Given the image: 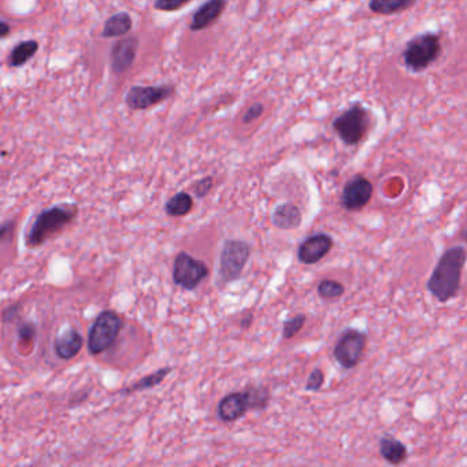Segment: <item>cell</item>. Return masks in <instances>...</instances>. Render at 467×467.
Instances as JSON below:
<instances>
[{"instance_id":"obj_2","label":"cell","mask_w":467,"mask_h":467,"mask_svg":"<svg viewBox=\"0 0 467 467\" xmlns=\"http://www.w3.org/2000/svg\"><path fill=\"white\" fill-rule=\"evenodd\" d=\"M79 209L74 204H59L40 212L26 234V246L36 248L47 240L61 233L77 217Z\"/></svg>"},{"instance_id":"obj_20","label":"cell","mask_w":467,"mask_h":467,"mask_svg":"<svg viewBox=\"0 0 467 467\" xmlns=\"http://www.w3.org/2000/svg\"><path fill=\"white\" fill-rule=\"evenodd\" d=\"M193 209V199L187 192H178L171 196L165 204V210L170 217H184Z\"/></svg>"},{"instance_id":"obj_33","label":"cell","mask_w":467,"mask_h":467,"mask_svg":"<svg viewBox=\"0 0 467 467\" xmlns=\"http://www.w3.org/2000/svg\"><path fill=\"white\" fill-rule=\"evenodd\" d=\"M251 322H253V316H247V318L241 321V326H243V328H248Z\"/></svg>"},{"instance_id":"obj_1","label":"cell","mask_w":467,"mask_h":467,"mask_svg":"<svg viewBox=\"0 0 467 467\" xmlns=\"http://www.w3.org/2000/svg\"><path fill=\"white\" fill-rule=\"evenodd\" d=\"M467 253L462 246L448 248L439 259L427 279V291L440 303L456 296L461 288L462 272L466 265Z\"/></svg>"},{"instance_id":"obj_31","label":"cell","mask_w":467,"mask_h":467,"mask_svg":"<svg viewBox=\"0 0 467 467\" xmlns=\"http://www.w3.org/2000/svg\"><path fill=\"white\" fill-rule=\"evenodd\" d=\"M11 229H13V222H6V224H3V225H1V229H0V237L4 238Z\"/></svg>"},{"instance_id":"obj_35","label":"cell","mask_w":467,"mask_h":467,"mask_svg":"<svg viewBox=\"0 0 467 467\" xmlns=\"http://www.w3.org/2000/svg\"><path fill=\"white\" fill-rule=\"evenodd\" d=\"M309 1H313V0H309Z\"/></svg>"},{"instance_id":"obj_28","label":"cell","mask_w":467,"mask_h":467,"mask_svg":"<svg viewBox=\"0 0 467 467\" xmlns=\"http://www.w3.org/2000/svg\"><path fill=\"white\" fill-rule=\"evenodd\" d=\"M18 339L21 342H32L36 339V326L35 323L26 322L22 323L21 326L18 328Z\"/></svg>"},{"instance_id":"obj_5","label":"cell","mask_w":467,"mask_h":467,"mask_svg":"<svg viewBox=\"0 0 467 467\" xmlns=\"http://www.w3.org/2000/svg\"><path fill=\"white\" fill-rule=\"evenodd\" d=\"M440 54V40L433 33L414 38L404 51V64L413 71H421L433 64Z\"/></svg>"},{"instance_id":"obj_24","label":"cell","mask_w":467,"mask_h":467,"mask_svg":"<svg viewBox=\"0 0 467 467\" xmlns=\"http://www.w3.org/2000/svg\"><path fill=\"white\" fill-rule=\"evenodd\" d=\"M317 291H318L319 297H322L323 300H335L344 295L345 288L339 281L326 278L319 282Z\"/></svg>"},{"instance_id":"obj_27","label":"cell","mask_w":467,"mask_h":467,"mask_svg":"<svg viewBox=\"0 0 467 467\" xmlns=\"http://www.w3.org/2000/svg\"><path fill=\"white\" fill-rule=\"evenodd\" d=\"M323 382H325V374H323V371L321 370V369H314L311 373H310V376H309V379H307V382H306V391H311V392H317V391H319L321 388H322V385H323Z\"/></svg>"},{"instance_id":"obj_25","label":"cell","mask_w":467,"mask_h":467,"mask_svg":"<svg viewBox=\"0 0 467 467\" xmlns=\"http://www.w3.org/2000/svg\"><path fill=\"white\" fill-rule=\"evenodd\" d=\"M306 316L297 314L292 318L287 319L282 326V338L285 340L294 339L297 333L303 329L306 323Z\"/></svg>"},{"instance_id":"obj_19","label":"cell","mask_w":467,"mask_h":467,"mask_svg":"<svg viewBox=\"0 0 467 467\" xmlns=\"http://www.w3.org/2000/svg\"><path fill=\"white\" fill-rule=\"evenodd\" d=\"M39 51V42L35 40H26L18 42L8 55V64L11 67H20L28 64Z\"/></svg>"},{"instance_id":"obj_23","label":"cell","mask_w":467,"mask_h":467,"mask_svg":"<svg viewBox=\"0 0 467 467\" xmlns=\"http://www.w3.org/2000/svg\"><path fill=\"white\" fill-rule=\"evenodd\" d=\"M250 410H263L270 400V392L265 386H250L244 391Z\"/></svg>"},{"instance_id":"obj_32","label":"cell","mask_w":467,"mask_h":467,"mask_svg":"<svg viewBox=\"0 0 467 467\" xmlns=\"http://www.w3.org/2000/svg\"><path fill=\"white\" fill-rule=\"evenodd\" d=\"M8 32H10V25L6 21L1 22L0 23V36L4 39V38H7Z\"/></svg>"},{"instance_id":"obj_13","label":"cell","mask_w":467,"mask_h":467,"mask_svg":"<svg viewBox=\"0 0 467 467\" xmlns=\"http://www.w3.org/2000/svg\"><path fill=\"white\" fill-rule=\"evenodd\" d=\"M228 6V0H207L193 14L191 21L192 32H200L212 26L218 21Z\"/></svg>"},{"instance_id":"obj_18","label":"cell","mask_w":467,"mask_h":467,"mask_svg":"<svg viewBox=\"0 0 467 467\" xmlns=\"http://www.w3.org/2000/svg\"><path fill=\"white\" fill-rule=\"evenodd\" d=\"M132 17L125 13H117L114 16H111L110 18H107L103 26V32L102 36L105 39H111V38H121L125 36L130 30H132Z\"/></svg>"},{"instance_id":"obj_15","label":"cell","mask_w":467,"mask_h":467,"mask_svg":"<svg viewBox=\"0 0 467 467\" xmlns=\"http://www.w3.org/2000/svg\"><path fill=\"white\" fill-rule=\"evenodd\" d=\"M83 345H84L83 336L80 335V332H77L73 328L64 329L54 341L55 354L58 355V358L64 361L73 359L81 351Z\"/></svg>"},{"instance_id":"obj_21","label":"cell","mask_w":467,"mask_h":467,"mask_svg":"<svg viewBox=\"0 0 467 467\" xmlns=\"http://www.w3.org/2000/svg\"><path fill=\"white\" fill-rule=\"evenodd\" d=\"M415 0H370V10L376 14H395L410 8Z\"/></svg>"},{"instance_id":"obj_34","label":"cell","mask_w":467,"mask_h":467,"mask_svg":"<svg viewBox=\"0 0 467 467\" xmlns=\"http://www.w3.org/2000/svg\"><path fill=\"white\" fill-rule=\"evenodd\" d=\"M463 238H465V240L467 241V231L466 232H463Z\"/></svg>"},{"instance_id":"obj_29","label":"cell","mask_w":467,"mask_h":467,"mask_svg":"<svg viewBox=\"0 0 467 467\" xmlns=\"http://www.w3.org/2000/svg\"><path fill=\"white\" fill-rule=\"evenodd\" d=\"M212 184H214V180L212 177H204L202 180H199L195 187H193V192L197 197H204L209 192L212 191Z\"/></svg>"},{"instance_id":"obj_22","label":"cell","mask_w":467,"mask_h":467,"mask_svg":"<svg viewBox=\"0 0 467 467\" xmlns=\"http://www.w3.org/2000/svg\"><path fill=\"white\" fill-rule=\"evenodd\" d=\"M170 373H171V367H162L158 371L143 377L142 380H139L136 384H133L132 386L124 389L122 393L129 395V393H134V392H139V391H146V389H149V388H154V386L159 385L161 382H163V380L169 376Z\"/></svg>"},{"instance_id":"obj_4","label":"cell","mask_w":467,"mask_h":467,"mask_svg":"<svg viewBox=\"0 0 467 467\" xmlns=\"http://www.w3.org/2000/svg\"><path fill=\"white\" fill-rule=\"evenodd\" d=\"M251 246L243 240L229 238L224 243L219 256V277L224 282H232L240 278L248 259Z\"/></svg>"},{"instance_id":"obj_3","label":"cell","mask_w":467,"mask_h":467,"mask_svg":"<svg viewBox=\"0 0 467 467\" xmlns=\"http://www.w3.org/2000/svg\"><path fill=\"white\" fill-rule=\"evenodd\" d=\"M122 329V319L113 311H102L88 332V350L92 355H100L106 352L118 339Z\"/></svg>"},{"instance_id":"obj_8","label":"cell","mask_w":467,"mask_h":467,"mask_svg":"<svg viewBox=\"0 0 467 467\" xmlns=\"http://www.w3.org/2000/svg\"><path fill=\"white\" fill-rule=\"evenodd\" d=\"M333 127L347 146L358 144L367 130V113L363 107L355 105L335 120Z\"/></svg>"},{"instance_id":"obj_16","label":"cell","mask_w":467,"mask_h":467,"mask_svg":"<svg viewBox=\"0 0 467 467\" xmlns=\"http://www.w3.org/2000/svg\"><path fill=\"white\" fill-rule=\"evenodd\" d=\"M380 454L388 463L393 466L402 465L408 458L407 446L391 434H385L380 439Z\"/></svg>"},{"instance_id":"obj_11","label":"cell","mask_w":467,"mask_h":467,"mask_svg":"<svg viewBox=\"0 0 467 467\" xmlns=\"http://www.w3.org/2000/svg\"><path fill=\"white\" fill-rule=\"evenodd\" d=\"M333 248V238L326 233L309 236L297 250V259L303 265H316Z\"/></svg>"},{"instance_id":"obj_10","label":"cell","mask_w":467,"mask_h":467,"mask_svg":"<svg viewBox=\"0 0 467 467\" xmlns=\"http://www.w3.org/2000/svg\"><path fill=\"white\" fill-rule=\"evenodd\" d=\"M373 196V184L363 175L351 178L341 193V206L347 212H359L369 204Z\"/></svg>"},{"instance_id":"obj_7","label":"cell","mask_w":467,"mask_h":467,"mask_svg":"<svg viewBox=\"0 0 467 467\" xmlns=\"http://www.w3.org/2000/svg\"><path fill=\"white\" fill-rule=\"evenodd\" d=\"M209 276V267L204 262L195 259L187 253H180L173 265V281L183 289L193 291Z\"/></svg>"},{"instance_id":"obj_6","label":"cell","mask_w":467,"mask_h":467,"mask_svg":"<svg viewBox=\"0 0 467 467\" xmlns=\"http://www.w3.org/2000/svg\"><path fill=\"white\" fill-rule=\"evenodd\" d=\"M366 344L367 336L363 332L355 328H348L341 333L333 348V358L342 369L351 370L361 362Z\"/></svg>"},{"instance_id":"obj_17","label":"cell","mask_w":467,"mask_h":467,"mask_svg":"<svg viewBox=\"0 0 467 467\" xmlns=\"http://www.w3.org/2000/svg\"><path fill=\"white\" fill-rule=\"evenodd\" d=\"M273 224L284 231L296 229L301 224V212L292 203L279 204L273 212Z\"/></svg>"},{"instance_id":"obj_26","label":"cell","mask_w":467,"mask_h":467,"mask_svg":"<svg viewBox=\"0 0 467 467\" xmlns=\"http://www.w3.org/2000/svg\"><path fill=\"white\" fill-rule=\"evenodd\" d=\"M192 0H155L154 3V8L158 11H175L180 10L181 7H184L185 4H188Z\"/></svg>"},{"instance_id":"obj_12","label":"cell","mask_w":467,"mask_h":467,"mask_svg":"<svg viewBox=\"0 0 467 467\" xmlns=\"http://www.w3.org/2000/svg\"><path fill=\"white\" fill-rule=\"evenodd\" d=\"M140 40L137 36H129L115 42L111 48L110 64L114 74H122L127 71L136 59Z\"/></svg>"},{"instance_id":"obj_14","label":"cell","mask_w":467,"mask_h":467,"mask_svg":"<svg viewBox=\"0 0 467 467\" xmlns=\"http://www.w3.org/2000/svg\"><path fill=\"white\" fill-rule=\"evenodd\" d=\"M250 410L244 392H233L221 399L218 404V417L224 422H234Z\"/></svg>"},{"instance_id":"obj_30","label":"cell","mask_w":467,"mask_h":467,"mask_svg":"<svg viewBox=\"0 0 467 467\" xmlns=\"http://www.w3.org/2000/svg\"><path fill=\"white\" fill-rule=\"evenodd\" d=\"M263 110H265V107L262 103H254L253 106L248 107V110L246 111V114L243 117V122L244 124L254 122L258 118H260V115L263 114Z\"/></svg>"},{"instance_id":"obj_9","label":"cell","mask_w":467,"mask_h":467,"mask_svg":"<svg viewBox=\"0 0 467 467\" xmlns=\"http://www.w3.org/2000/svg\"><path fill=\"white\" fill-rule=\"evenodd\" d=\"M174 93L173 85H134L129 88L125 96L127 106L130 110H149L151 107L162 103Z\"/></svg>"}]
</instances>
